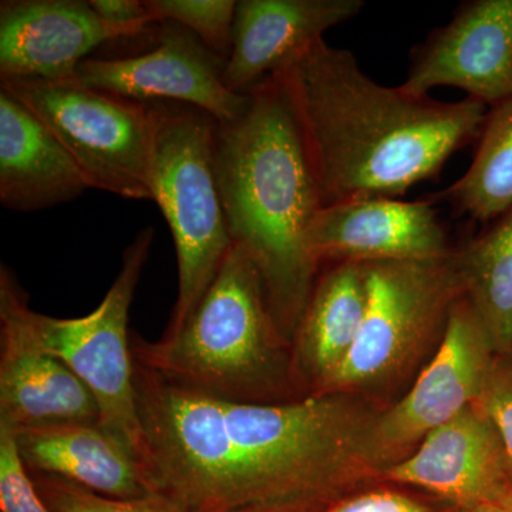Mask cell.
<instances>
[{"label": "cell", "mask_w": 512, "mask_h": 512, "mask_svg": "<svg viewBox=\"0 0 512 512\" xmlns=\"http://www.w3.org/2000/svg\"><path fill=\"white\" fill-rule=\"evenodd\" d=\"M464 295L483 323L495 355L512 352V208L457 249Z\"/></svg>", "instance_id": "obj_20"}, {"label": "cell", "mask_w": 512, "mask_h": 512, "mask_svg": "<svg viewBox=\"0 0 512 512\" xmlns=\"http://www.w3.org/2000/svg\"><path fill=\"white\" fill-rule=\"evenodd\" d=\"M434 201L369 198L328 205L309 232L313 261H433L454 251Z\"/></svg>", "instance_id": "obj_13"}, {"label": "cell", "mask_w": 512, "mask_h": 512, "mask_svg": "<svg viewBox=\"0 0 512 512\" xmlns=\"http://www.w3.org/2000/svg\"><path fill=\"white\" fill-rule=\"evenodd\" d=\"M12 431L30 474L63 478L119 500H133L153 493L137 458L103 429L99 421Z\"/></svg>", "instance_id": "obj_18"}, {"label": "cell", "mask_w": 512, "mask_h": 512, "mask_svg": "<svg viewBox=\"0 0 512 512\" xmlns=\"http://www.w3.org/2000/svg\"><path fill=\"white\" fill-rule=\"evenodd\" d=\"M476 403L497 431L512 483V352L494 356Z\"/></svg>", "instance_id": "obj_25"}, {"label": "cell", "mask_w": 512, "mask_h": 512, "mask_svg": "<svg viewBox=\"0 0 512 512\" xmlns=\"http://www.w3.org/2000/svg\"><path fill=\"white\" fill-rule=\"evenodd\" d=\"M157 133L151 201L170 225L178 264V296L164 335H174L197 308L234 247L217 173V120L205 111L154 101Z\"/></svg>", "instance_id": "obj_5"}, {"label": "cell", "mask_w": 512, "mask_h": 512, "mask_svg": "<svg viewBox=\"0 0 512 512\" xmlns=\"http://www.w3.org/2000/svg\"><path fill=\"white\" fill-rule=\"evenodd\" d=\"M90 5L104 22L124 30L130 37L157 25L144 0H90Z\"/></svg>", "instance_id": "obj_27"}, {"label": "cell", "mask_w": 512, "mask_h": 512, "mask_svg": "<svg viewBox=\"0 0 512 512\" xmlns=\"http://www.w3.org/2000/svg\"><path fill=\"white\" fill-rule=\"evenodd\" d=\"M457 512H512L500 501H485L466 508H458Z\"/></svg>", "instance_id": "obj_28"}, {"label": "cell", "mask_w": 512, "mask_h": 512, "mask_svg": "<svg viewBox=\"0 0 512 512\" xmlns=\"http://www.w3.org/2000/svg\"><path fill=\"white\" fill-rule=\"evenodd\" d=\"M79 165L26 104L0 89V202L42 211L90 190Z\"/></svg>", "instance_id": "obj_17"}, {"label": "cell", "mask_w": 512, "mask_h": 512, "mask_svg": "<svg viewBox=\"0 0 512 512\" xmlns=\"http://www.w3.org/2000/svg\"><path fill=\"white\" fill-rule=\"evenodd\" d=\"M157 23L174 22L227 63L232 50L235 0H144Z\"/></svg>", "instance_id": "obj_22"}, {"label": "cell", "mask_w": 512, "mask_h": 512, "mask_svg": "<svg viewBox=\"0 0 512 512\" xmlns=\"http://www.w3.org/2000/svg\"><path fill=\"white\" fill-rule=\"evenodd\" d=\"M382 481L412 485L457 508L498 501L511 483L497 431L477 403L431 431Z\"/></svg>", "instance_id": "obj_15"}, {"label": "cell", "mask_w": 512, "mask_h": 512, "mask_svg": "<svg viewBox=\"0 0 512 512\" xmlns=\"http://www.w3.org/2000/svg\"><path fill=\"white\" fill-rule=\"evenodd\" d=\"M478 222H494L512 208V97L488 110L466 174L433 195Z\"/></svg>", "instance_id": "obj_21"}, {"label": "cell", "mask_w": 512, "mask_h": 512, "mask_svg": "<svg viewBox=\"0 0 512 512\" xmlns=\"http://www.w3.org/2000/svg\"><path fill=\"white\" fill-rule=\"evenodd\" d=\"M39 117L72 156L90 187L128 200H151L156 103H140L82 84L0 80Z\"/></svg>", "instance_id": "obj_7"}, {"label": "cell", "mask_w": 512, "mask_h": 512, "mask_svg": "<svg viewBox=\"0 0 512 512\" xmlns=\"http://www.w3.org/2000/svg\"><path fill=\"white\" fill-rule=\"evenodd\" d=\"M362 262H335L316 279L292 340V365L302 397L322 392L355 346L365 319Z\"/></svg>", "instance_id": "obj_19"}, {"label": "cell", "mask_w": 512, "mask_h": 512, "mask_svg": "<svg viewBox=\"0 0 512 512\" xmlns=\"http://www.w3.org/2000/svg\"><path fill=\"white\" fill-rule=\"evenodd\" d=\"M363 0H241L224 83L245 94L284 70L329 29L359 15Z\"/></svg>", "instance_id": "obj_16"}, {"label": "cell", "mask_w": 512, "mask_h": 512, "mask_svg": "<svg viewBox=\"0 0 512 512\" xmlns=\"http://www.w3.org/2000/svg\"><path fill=\"white\" fill-rule=\"evenodd\" d=\"M498 501L503 503L505 507L508 508V510L512 511V483L507 485V488H505L504 493L501 494V497L498 498Z\"/></svg>", "instance_id": "obj_29"}, {"label": "cell", "mask_w": 512, "mask_h": 512, "mask_svg": "<svg viewBox=\"0 0 512 512\" xmlns=\"http://www.w3.org/2000/svg\"><path fill=\"white\" fill-rule=\"evenodd\" d=\"M362 264L365 319L355 346L320 393L377 389L402 377L443 338L450 313L464 295L457 249L433 261Z\"/></svg>", "instance_id": "obj_6"}, {"label": "cell", "mask_w": 512, "mask_h": 512, "mask_svg": "<svg viewBox=\"0 0 512 512\" xmlns=\"http://www.w3.org/2000/svg\"><path fill=\"white\" fill-rule=\"evenodd\" d=\"M154 228L138 232L123 254L119 275L89 315L59 319L23 309L26 325L40 348L62 360L99 404L100 426L143 461L144 443L134 389V359L128 319L143 274Z\"/></svg>", "instance_id": "obj_8"}, {"label": "cell", "mask_w": 512, "mask_h": 512, "mask_svg": "<svg viewBox=\"0 0 512 512\" xmlns=\"http://www.w3.org/2000/svg\"><path fill=\"white\" fill-rule=\"evenodd\" d=\"M28 295L0 269V424L12 430L96 423L99 404L62 360L37 345L23 309Z\"/></svg>", "instance_id": "obj_11"}, {"label": "cell", "mask_w": 512, "mask_h": 512, "mask_svg": "<svg viewBox=\"0 0 512 512\" xmlns=\"http://www.w3.org/2000/svg\"><path fill=\"white\" fill-rule=\"evenodd\" d=\"M134 389L144 478L183 512H322L382 480L379 412L353 393L229 402L136 360Z\"/></svg>", "instance_id": "obj_1"}, {"label": "cell", "mask_w": 512, "mask_h": 512, "mask_svg": "<svg viewBox=\"0 0 512 512\" xmlns=\"http://www.w3.org/2000/svg\"><path fill=\"white\" fill-rule=\"evenodd\" d=\"M156 39V47L140 56L84 60L74 82L140 103L185 104L220 124L232 123L247 111L249 94L225 86V63L191 32L174 22H160Z\"/></svg>", "instance_id": "obj_10"}, {"label": "cell", "mask_w": 512, "mask_h": 512, "mask_svg": "<svg viewBox=\"0 0 512 512\" xmlns=\"http://www.w3.org/2000/svg\"><path fill=\"white\" fill-rule=\"evenodd\" d=\"M140 365L188 389L238 403H285L302 397L292 345L279 332L258 266L234 245L195 311L174 335H134Z\"/></svg>", "instance_id": "obj_4"}, {"label": "cell", "mask_w": 512, "mask_h": 512, "mask_svg": "<svg viewBox=\"0 0 512 512\" xmlns=\"http://www.w3.org/2000/svg\"><path fill=\"white\" fill-rule=\"evenodd\" d=\"M457 87L485 106L512 97V0L463 3L414 52L409 77L399 86L414 97L436 87Z\"/></svg>", "instance_id": "obj_12"}, {"label": "cell", "mask_w": 512, "mask_h": 512, "mask_svg": "<svg viewBox=\"0 0 512 512\" xmlns=\"http://www.w3.org/2000/svg\"><path fill=\"white\" fill-rule=\"evenodd\" d=\"M238 512H276V511H238Z\"/></svg>", "instance_id": "obj_30"}, {"label": "cell", "mask_w": 512, "mask_h": 512, "mask_svg": "<svg viewBox=\"0 0 512 512\" xmlns=\"http://www.w3.org/2000/svg\"><path fill=\"white\" fill-rule=\"evenodd\" d=\"M0 511L53 512L37 491L35 481L23 464L15 434L0 424Z\"/></svg>", "instance_id": "obj_24"}, {"label": "cell", "mask_w": 512, "mask_h": 512, "mask_svg": "<svg viewBox=\"0 0 512 512\" xmlns=\"http://www.w3.org/2000/svg\"><path fill=\"white\" fill-rule=\"evenodd\" d=\"M248 94L247 111L218 126L215 173L232 242L258 266L292 345L318 279L308 238L322 195L284 77L271 74Z\"/></svg>", "instance_id": "obj_3"}, {"label": "cell", "mask_w": 512, "mask_h": 512, "mask_svg": "<svg viewBox=\"0 0 512 512\" xmlns=\"http://www.w3.org/2000/svg\"><path fill=\"white\" fill-rule=\"evenodd\" d=\"M284 77L318 180L323 207L397 198L477 143L490 107L443 103L376 83L350 50L313 43Z\"/></svg>", "instance_id": "obj_2"}, {"label": "cell", "mask_w": 512, "mask_h": 512, "mask_svg": "<svg viewBox=\"0 0 512 512\" xmlns=\"http://www.w3.org/2000/svg\"><path fill=\"white\" fill-rule=\"evenodd\" d=\"M453 505L423 500L394 487L369 485L340 498L322 512H457Z\"/></svg>", "instance_id": "obj_26"}, {"label": "cell", "mask_w": 512, "mask_h": 512, "mask_svg": "<svg viewBox=\"0 0 512 512\" xmlns=\"http://www.w3.org/2000/svg\"><path fill=\"white\" fill-rule=\"evenodd\" d=\"M40 497L53 512H183L180 508L157 493L133 500L104 497L52 476L30 474Z\"/></svg>", "instance_id": "obj_23"}, {"label": "cell", "mask_w": 512, "mask_h": 512, "mask_svg": "<svg viewBox=\"0 0 512 512\" xmlns=\"http://www.w3.org/2000/svg\"><path fill=\"white\" fill-rule=\"evenodd\" d=\"M494 356L487 330L466 295L461 296L436 355L409 393L377 416L375 446L384 471L410 456L431 431L477 402Z\"/></svg>", "instance_id": "obj_9"}, {"label": "cell", "mask_w": 512, "mask_h": 512, "mask_svg": "<svg viewBox=\"0 0 512 512\" xmlns=\"http://www.w3.org/2000/svg\"><path fill=\"white\" fill-rule=\"evenodd\" d=\"M130 37L83 0H3L0 80L70 82L92 50Z\"/></svg>", "instance_id": "obj_14"}]
</instances>
